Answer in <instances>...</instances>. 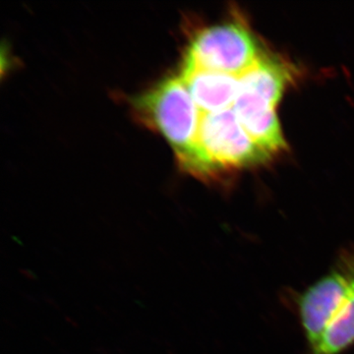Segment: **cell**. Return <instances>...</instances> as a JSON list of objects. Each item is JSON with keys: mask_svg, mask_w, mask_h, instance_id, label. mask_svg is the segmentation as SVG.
Returning a JSON list of instances; mask_svg holds the SVG:
<instances>
[{"mask_svg": "<svg viewBox=\"0 0 354 354\" xmlns=\"http://www.w3.org/2000/svg\"><path fill=\"white\" fill-rule=\"evenodd\" d=\"M266 152L242 127L234 109L201 114L194 151L181 167L197 177H213L230 169L264 164Z\"/></svg>", "mask_w": 354, "mask_h": 354, "instance_id": "cell-1", "label": "cell"}, {"mask_svg": "<svg viewBox=\"0 0 354 354\" xmlns=\"http://www.w3.org/2000/svg\"><path fill=\"white\" fill-rule=\"evenodd\" d=\"M135 114L142 123L156 130L174 149L183 167L194 151L201 113L180 77L158 83L133 102Z\"/></svg>", "mask_w": 354, "mask_h": 354, "instance_id": "cell-2", "label": "cell"}, {"mask_svg": "<svg viewBox=\"0 0 354 354\" xmlns=\"http://www.w3.org/2000/svg\"><path fill=\"white\" fill-rule=\"evenodd\" d=\"M354 346V281L320 341L306 354H342Z\"/></svg>", "mask_w": 354, "mask_h": 354, "instance_id": "cell-8", "label": "cell"}, {"mask_svg": "<svg viewBox=\"0 0 354 354\" xmlns=\"http://www.w3.org/2000/svg\"><path fill=\"white\" fill-rule=\"evenodd\" d=\"M249 136L269 153L285 150L286 142L276 113V106L259 95L239 91L232 106Z\"/></svg>", "mask_w": 354, "mask_h": 354, "instance_id": "cell-6", "label": "cell"}, {"mask_svg": "<svg viewBox=\"0 0 354 354\" xmlns=\"http://www.w3.org/2000/svg\"><path fill=\"white\" fill-rule=\"evenodd\" d=\"M179 77L201 114L234 106L239 93V77L200 68L189 62H183Z\"/></svg>", "mask_w": 354, "mask_h": 354, "instance_id": "cell-5", "label": "cell"}, {"mask_svg": "<svg viewBox=\"0 0 354 354\" xmlns=\"http://www.w3.org/2000/svg\"><path fill=\"white\" fill-rule=\"evenodd\" d=\"M290 80V70L283 62L262 55L250 69L239 76V91L253 93L277 106Z\"/></svg>", "mask_w": 354, "mask_h": 354, "instance_id": "cell-7", "label": "cell"}, {"mask_svg": "<svg viewBox=\"0 0 354 354\" xmlns=\"http://www.w3.org/2000/svg\"><path fill=\"white\" fill-rule=\"evenodd\" d=\"M262 55L250 30L244 23L235 20L198 32L191 41L184 62L200 68L239 77Z\"/></svg>", "mask_w": 354, "mask_h": 354, "instance_id": "cell-4", "label": "cell"}, {"mask_svg": "<svg viewBox=\"0 0 354 354\" xmlns=\"http://www.w3.org/2000/svg\"><path fill=\"white\" fill-rule=\"evenodd\" d=\"M354 281V246L342 248L326 274L288 300L304 332L307 349L320 341Z\"/></svg>", "mask_w": 354, "mask_h": 354, "instance_id": "cell-3", "label": "cell"}]
</instances>
